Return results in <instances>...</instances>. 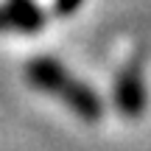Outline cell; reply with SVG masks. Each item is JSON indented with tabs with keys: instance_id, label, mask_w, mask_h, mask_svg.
Returning <instances> with one entry per match:
<instances>
[{
	"instance_id": "1",
	"label": "cell",
	"mask_w": 151,
	"mask_h": 151,
	"mask_svg": "<svg viewBox=\"0 0 151 151\" xmlns=\"http://www.w3.org/2000/svg\"><path fill=\"white\" fill-rule=\"evenodd\" d=\"M25 78L31 81L37 90L59 98L65 106H70L81 120H87V123H95V120L104 118L101 95H98L87 81L76 78L73 73H67L56 59H48V56L31 59L25 65Z\"/></svg>"
},
{
	"instance_id": "2",
	"label": "cell",
	"mask_w": 151,
	"mask_h": 151,
	"mask_svg": "<svg viewBox=\"0 0 151 151\" xmlns=\"http://www.w3.org/2000/svg\"><path fill=\"white\" fill-rule=\"evenodd\" d=\"M115 106L126 120H134L146 109V78L137 62H129L115 78Z\"/></svg>"
},
{
	"instance_id": "3",
	"label": "cell",
	"mask_w": 151,
	"mask_h": 151,
	"mask_svg": "<svg viewBox=\"0 0 151 151\" xmlns=\"http://www.w3.org/2000/svg\"><path fill=\"white\" fill-rule=\"evenodd\" d=\"M45 25V11L34 0H9L0 3V31L34 34Z\"/></svg>"
},
{
	"instance_id": "4",
	"label": "cell",
	"mask_w": 151,
	"mask_h": 151,
	"mask_svg": "<svg viewBox=\"0 0 151 151\" xmlns=\"http://www.w3.org/2000/svg\"><path fill=\"white\" fill-rule=\"evenodd\" d=\"M78 6H81V0H56V11L59 14H73Z\"/></svg>"
}]
</instances>
